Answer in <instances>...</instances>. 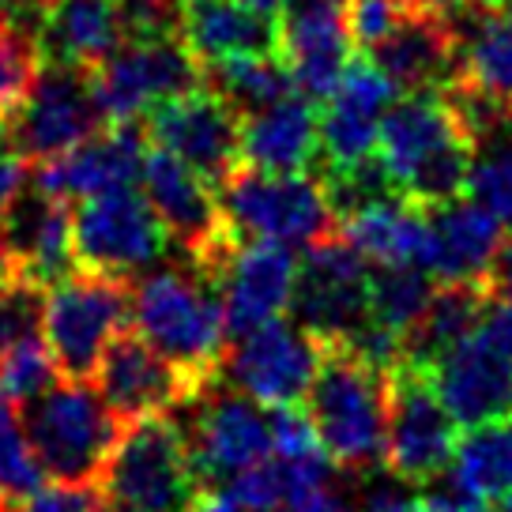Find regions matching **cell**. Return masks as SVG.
Masks as SVG:
<instances>
[{"mask_svg": "<svg viewBox=\"0 0 512 512\" xmlns=\"http://www.w3.org/2000/svg\"><path fill=\"white\" fill-rule=\"evenodd\" d=\"M144 121L155 147L189 162L196 174L215 185L241 166V113L208 83L155 106Z\"/></svg>", "mask_w": 512, "mask_h": 512, "instance_id": "cell-16", "label": "cell"}, {"mask_svg": "<svg viewBox=\"0 0 512 512\" xmlns=\"http://www.w3.org/2000/svg\"><path fill=\"white\" fill-rule=\"evenodd\" d=\"M369 61L381 68L403 95H441L460 80V38L445 12L415 8L400 27L369 49Z\"/></svg>", "mask_w": 512, "mask_h": 512, "instance_id": "cell-22", "label": "cell"}, {"mask_svg": "<svg viewBox=\"0 0 512 512\" xmlns=\"http://www.w3.org/2000/svg\"><path fill=\"white\" fill-rule=\"evenodd\" d=\"M208 87L215 95H223L245 121L249 113L287 98L294 91V80L279 53H241V57L208 64Z\"/></svg>", "mask_w": 512, "mask_h": 512, "instance_id": "cell-33", "label": "cell"}, {"mask_svg": "<svg viewBox=\"0 0 512 512\" xmlns=\"http://www.w3.org/2000/svg\"><path fill=\"white\" fill-rule=\"evenodd\" d=\"M0 19H4V12H0Z\"/></svg>", "mask_w": 512, "mask_h": 512, "instance_id": "cell-55", "label": "cell"}, {"mask_svg": "<svg viewBox=\"0 0 512 512\" xmlns=\"http://www.w3.org/2000/svg\"><path fill=\"white\" fill-rule=\"evenodd\" d=\"M460 80L512 106V0H471L452 12Z\"/></svg>", "mask_w": 512, "mask_h": 512, "instance_id": "cell-29", "label": "cell"}, {"mask_svg": "<svg viewBox=\"0 0 512 512\" xmlns=\"http://www.w3.org/2000/svg\"><path fill=\"white\" fill-rule=\"evenodd\" d=\"M415 8H430V12H445V16H452V12H460L464 4H471V0H411Z\"/></svg>", "mask_w": 512, "mask_h": 512, "instance_id": "cell-50", "label": "cell"}, {"mask_svg": "<svg viewBox=\"0 0 512 512\" xmlns=\"http://www.w3.org/2000/svg\"><path fill=\"white\" fill-rule=\"evenodd\" d=\"M132 328L200 384L219 377L226 354V317L219 287L189 256L132 279Z\"/></svg>", "mask_w": 512, "mask_h": 512, "instance_id": "cell-2", "label": "cell"}, {"mask_svg": "<svg viewBox=\"0 0 512 512\" xmlns=\"http://www.w3.org/2000/svg\"><path fill=\"white\" fill-rule=\"evenodd\" d=\"M72 238L76 264L83 272L136 279L159 264L170 234L144 192H132V185H125L80 200V211L72 215Z\"/></svg>", "mask_w": 512, "mask_h": 512, "instance_id": "cell-10", "label": "cell"}, {"mask_svg": "<svg viewBox=\"0 0 512 512\" xmlns=\"http://www.w3.org/2000/svg\"><path fill=\"white\" fill-rule=\"evenodd\" d=\"M106 512H132V509H117V505H113V509H106Z\"/></svg>", "mask_w": 512, "mask_h": 512, "instance_id": "cell-53", "label": "cell"}, {"mask_svg": "<svg viewBox=\"0 0 512 512\" xmlns=\"http://www.w3.org/2000/svg\"><path fill=\"white\" fill-rule=\"evenodd\" d=\"M181 4H189V0H181Z\"/></svg>", "mask_w": 512, "mask_h": 512, "instance_id": "cell-54", "label": "cell"}, {"mask_svg": "<svg viewBox=\"0 0 512 512\" xmlns=\"http://www.w3.org/2000/svg\"><path fill=\"white\" fill-rule=\"evenodd\" d=\"M46 68L34 27L19 19H0V125L27 102Z\"/></svg>", "mask_w": 512, "mask_h": 512, "instance_id": "cell-37", "label": "cell"}, {"mask_svg": "<svg viewBox=\"0 0 512 512\" xmlns=\"http://www.w3.org/2000/svg\"><path fill=\"white\" fill-rule=\"evenodd\" d=\"M501 238V219L479 200L437 204L430 208V272L441 283H482Z\"/></svg>", "mask_w": 512, "mask_h": 512, "instance_id": "cell-27", "label": "cell"}, {"mask_svg": "<svg viewBox=\"0 0 512 512\" xmlns=\"http://www.w3.org/2000/svg\"><path fill=\"white\" fill-rule=\"evenodd\" d=\"M23 422L46 475L57 482H98L125 422L87 381H57L23 407Z\"/></svg>", "mask_w": 512, "mask_h": 512, "instance_id": "cell-5", "label": "cell"}, {"mask_svg": "<svg viewBox=\"0 0 512 512\" xmlns=\"http://www.w3.org/2000/svg\"><path fill=\"white\" fill-rule=\"evenodd\" d=\"M61 377V366L42 339H23L0 358V396L16 407L34 403Z\"/></svg>", "mask_w": 512, "mask_h": 512, "instance_id": "cell-38", "label": "cell"}, {"mask_svg": "<svg viewBox=\"0 0 512 512\" xmlns=\"http://www.w3.org/2000/svg\"><path fill=\"white\" fill-rule=\"evenodd\" d=\"M426 373L464 430L512 415V358L497 351L482 328L441 354Z\"/></svg>", "mask_w": 512, "mask_h": 512, "instance_id": "cell-23", "label": "cell"}, {"mask_svg": "<svg viewBox=\"0 0 512 512\" xmlns=\"http://www.w3.org/2000/svg\"><path fill=\"white\" fill-rule=\"evenodd\" d=\"M19 264H16V256H12V249H8V241L0 238V287H8V283H16L19 279Z\"/></svg>", "mask_w": 512, "mask_h": 512, "instance_id": "cell-49", "label": "cell"}, {"mask_svg": "<svg viewBox=\"0 0 512 512\" xmlns=\"http://www.w3.org/2000/svg\"><path fill=\"white\" fill-rule=\"evenodd\" d=\"M106 125L110 121L98 106L95 72L46 64L27 102L4 121V140L16 147L19 159L38 166L83 144Z\"/></svg>", "mask_w": 512, "mask_h": 512, "instance_id": "cell-13", "label": "cell"}, {"mask_svg": "<svg viewBox=\"0 0 512 512\" xmlns=\"http://www.w3.org/2000/svg\"><path fill=\"white\" fill-rule=\"evenodd\" d=\"M132 317V279L102 272H72L46 287V347L72 381H91L113 339Z\"/></svg>", "mask_w": 512, "mask_h": 512, "instance_id": "cell-7", "label": "cell"}, {"mask_svg": "<svg viewBox=\"0 0 512 512\" xmlns=\"http://www.w3.org/2000/svg\"><path fill=\"white\" fill-rule=\"evenodd\" d=\"M369 275L373 264L343 234L305 249L294 287V317L324 343L354 336L369 320Z\"/></svg>", "mask_w": 512, "mask_h": 512, "instance_id": "cell-15", "label": "cell"}, {"mask_svg": "<svg viewBox=\"0 0 512 512\" xmlns=\"http://www.w3.org/2000/svg\"><path fill=\"white\" fill-rule=\"evenodd\" d=\"M437 275L415 264H388L369 275V320H377L381 328L407 336L426 313L437 290Z\"/></svg>", "mask_w": 512, "mask_h": 512, "instance_id": "cell-34", "label": "cell"}, {"mask_svg": "<svg viewBox=\"0 0 512 512\" xmlns=\"http://www.w3.org/2000/svg\"><path fill=\"white\" fill-rule=\"evenodd\" d=\"M426 512H490V509H486V501H475V497L448 490V494L426 497Z\"/></svg>", "mask_w": 512, "mask_h": 512, "instance_id": "cell-46", "label": "cell"}, {"mask_svg": "<svg viewBox=\"0 0 512 512\" xmlns=\"http://www.w3.org/2000/svg\"><path fill=\"white\" fill-rule=\"evenodd\" d=\"M230 230L245 241H275L287 249H309L332 238L339 215L324 181L305 174H268L238 166L215 185Z\"/></svg>", "mask_w": 512, "mask_h": 512, "instance_id": "cell-4", "label": "cell"}, {"mask_svg": "<svg viewBox=\"0 0 512 512\" xmlns=\"http://www.w3.org/2000/svg\"><path fill=\"white\" fill-rule=\"evenodd\" d=\"M189 407L192 422L185 437L200 486H223L272 456V415L238 388H223L215 377L192 396Z\"/></svg>", "mask_w": 512, "mask_h": 512, "instance_id": "cell-11", "label": "cell"}, {"mask_svg": "<svg viewBox=\"0 0 512 512\" xmlns=\"http://www.w3.org/2000/svg\"><path fill=\"white\" fill-rule=\"evenodd\" d=\"M392 373L366 362L343 343H324V358L309 388V422L328 456L347 471H369L384 460Z\"/></svg>", "mask_w": 512, "mask_h": 512, "instance_id": "cell-3", "label": "cell"}, {"mask_svg": "<svg viewBox=\"0 0 512 512\" xmlns=\"http://www.w3.org/2000/svg\"><path fill=\"white\" fill-rule=\"evenodd\" d=\"M400 87L369 57H354L320 110V162L343 170L377 155L384 113L400 102Z\"/></svg>", "mask_w": 512, "mask_h": 512, "instance_id": "cell-20", "label": "cell"}, {"mask_svg": "<svg viewBox=\"0 0 512 512\" xmlns=\"http://www.w3.org/2000/svg\"><path fill=\"white\" fill-rule=\"evenodd\" d=\"M46 4H49V0H0V12H4L8 19H19V23L34 27Z\"/></svg>", "mask_w": 512, "mask_h": 512, "instance_id": "cell-48", "label": "cell"}, {"mask_svg": "<svg viewBox=\"0 0 512 512\" xmlns=\"http://www.w3.org/2000/svg\"><path fill=\"white\" fill-rule=\"evenodd\" d=\"M140 181H144V196L151 200L170 241L196 268H204L208 275L215 272L219 260L230 253V245L238 241V234L226 223L215 181L196 174L189 162H181L162 147L147 151Z\"/></svg>", "mask_w": 512, "mask_h": 512, "instance_id": "cell-12", "label": "cell"}, {"mask_svg": "<svg viewBox=\"0 0 512 512\" xmlns=\"http://www.w3.org/2000/svg\"><path fill=\"white\" fill-rule=\"evenodd\" d=\"M46 486V467L31 445L16 403L0 396V512H16L34 490Z\"/></svg>", "mask_w": 512, "mask_h": 512, "instance_id": "cell-36", "label": "cell"}, {"mask_svg": "<svg viewBox=\"0 0 512 512\" xmlns=\"http://www.w3.org/2000/svg\"><path fill=\"white\" fill-rule=\"evenodd\" d=\"M181 38L208 68L241 53H279V19L241 0H189L181 8Z\"/></svg>", "mask_w": 512, "mask_h": 512, "instance_id": "cell-30", "label": "cell"}, {"mask_svg": "<svg viewBox=\"0 0 512 512\" xmlns=\"http://www.w3.org/2000/svg\"><path fill=\"white\" fill-rule=\"evenodd\" d=\"M320 159V113L313 98L290 91L241 121V166L268 174H305Z\"/></svg>", "mask_w": 512, "mask_h": 512, "instance_id": "cell-26", "label": "cell"}, {"mask_svg": "<svg viewBox=\"0 0 512 512\" xmlns=\"http://www.w3.org/2000/svg\"><path fill=\"white\" fill-rule=\"evenodd\" d=\"M46 313V287L19 275L16 283L0 287V358L16 343L31 339Z\"/></svg>", "mask_w": 512, "mask_h": 512, "instance_id": "cell-39", "label": "cell"}, {"mask_svg": "<svg viewBox=\"0 0 512 512\" xmlns=\"http://www.w3.org/2000/svg\"><path fill=\"white\" fill-rule=\"evenodd\" d=\"M230 336H245L268 320H279L294 302L298 260L287 245L238 238L211 272Z\"/></svg>", "mask_w": 512, "mask_h": 512, "instance_id": "cell-18", "label": "cell"}, {"mask_svg": "<svg viewBox=\"0 0 512 512\" xmlns=\"http://www.w3.org/2000/svg\"><path fill=\"white\" fill-rule=\"evenodd\" d=\"M456 418L437 396L430 373L400 362L392 373V411H388V441L384 464L407 486L437 479L448 471L456 452Z\"/></svg>", "mask_w": 512, "mask_h": 512, "instance_id": "cell-14", "label": "cell"}, {"mask_svg": "<svg viewBox=\"0 0 512 512\" xmlns=\"http://www.w3.org/2000/svg\"><path fill=\"white\" fill-rule=\"evenodd\" d=\"M505 512H512V490H509V497H505Z\"/></svg>", "mask_w": 512, "mask_h": 512, "instance_id": "cell-52", "label": "cell"}, {"mask_svg": "<svg viewBox=\"0 0 512 512\" xmlns=\"http://www.w3.org/2000/svg\"><path fill=\"white\" fill-rule=\"evenodd\" d=\"M0 238L8 241V249L16 256L19 272L53 287L80 272L76 264V238H72V215L64 208V200L42 192L38 185H27L12 196V204L0 215Z\"/></svg>", "mask_w": 512, "mask_h": 512, "instance_id": "cell-24", "label": "cell"}, {"mask_svg": "<svg viewBox=\"0 0 512 512\" xmlns=\"http://www.w3.org/2000/svg\"><path fill=\"white\" fill-rule=\"evenodd\" d=\"M98 392L121 422H140L151 415H170L204 388L189 369L155 351L140 332H121L98 362ZM211 384V381H208Z\"/></svg>", "mask_w": 512, "mask_h": 512, "instance_id": "cell-17", "label": "cell"}, {"mask_svg": "<svg viewBox=\"0 0 512 512\" xmlns=\"http://www.w3.org/2000/svg\"><path fill=\"white\" fill-rule=\"evenodd\" d=\"M452 490L475 501H505L512 490V415L467 426L448 464Z\"/></svg>", "mask_w": 512, "mask_h": 512, "instance_id": "cell-32", "label": "cell"}, {"mask_svg": "<svg viewBox=\"0 0 512 512\" xmlns=\"http://www.w3.org/2000/svg\"><path fill=\"white\" fill-rule=\"evenodd\" d=\"M46 64L98 72L128 42L121 0H49L34 23Z\"/></svg>", "mask_w": 512, "mask_h": 512, "instance_id": "cell-25", "label": "cell"}, {"mask_svg": "<svg viewBox=\"0 0 512 512\" xmlns=\"http://www.w3.org/2000/svg\"><path fill=\"white\" fill-rule=\"evenodd\" d=\"M185 512H249L226 486H200V494L192 497Z\"/></svg>", "mask_w": 512, "mask_h": 512, "instance_id": "cell-45", "label": "cell"}, {"mask_svg": "<svg viewBox=\"0 0 512 512\" xmlns=\"http://www.w3.org/2000/svg\"><path fill=\"white\" fill-rule=\"evenodd\" d=\"M241 4H249V8L264 12V16H275V19H279V12L287 8V0H241Z\"/></svg>", "mask_w": 512, "mask_h": 512, "instance_id": "cell-51", "label": "cell"}, {"mask_svg": "<svg viewBox=\"0 0 512 512\" xmlns=\"http://www.w3.org/2000/svg\"><path fill=\"white\" fill-rule=\"evenodd\" d=\"M147 159V128L140 125H106L83 144L68 147L64 155L38 162L34 185L57 200H91L110 189L132 185Z\"/></svg>", "mask_w": 512, "mask_h": 512, "instance_id": "cell-21", "label": "cell"}, {"mask_svg": "<svg viewBox=\"0 0 512 512\" xmlns=\"http://www.w3.org/2000/svg\"><path fill=\"white\" fill-rule=\"evenodd\" d=\"M467 196L494 211L512 230V110L475 140V162L467 174Z\"/></svg>", "mask_w": 512, "mask_h": 512, "instance_id": "cell-35", "label": "cell"}, {"mask_svg": "<svg viewBox=\"0 0 512 512\" xmlns=\"http://www.w3.org/2000/svg\"><path fill=\"white\" fill-rule=\"evenodd\" d=\"M106 505L98 482H53L34 490L16 512H106Z\"/></svg>", "mask_w": 512, "mask_h": 512, "instance_id": "cell-40", "label": "cell"}, {"mask_svg": "<svg viewBox=\"0 0 512 512\" xmlns=\"http://www.w3.org/2000/svg\"><path fill=\"white\" fill-rule=\"evenodd\" d=\"M23 177H27V162L19 159L8 140H0V215L12 204V196L23 189Z\"/></svg>", "mask_w": 512, "mask_h": 512, "instance_id": "cell-44", "label": "cell"}, {"mask_svg": "<svg viewBox=\"0 0 512 512\" xmlns=\"http://www.w3.org/2000/svg\"><path fill=\"white\" fill-rule=\"evenodd\" d=\"M358 512H426V501L407 490V482L396 479V486H373L366 490Z\"/></svg>", "mask_w": 512, "mask_h": 512, "instance_id": "cell-41", "label": "cell"}, {"mask_svg": "<svg viewBox=\"0 0 512 512\" xmlns=\"http://www.w3.org/2000/svg\"><path fill=\"white\" fill-rule=\"evenodd\" d=\"M339 230L373 268L415 264L430 272V208L400 192L339 219Z\"/></svg>", "mask_w": 512, "mask_h": 512, "instance_id": "cell-28", "label": "cell"}, {"mask_svg": "<svg viewBox=\"0 0 512 512\" xmlns=\"http://www.w3.org/2000/svg\"><path fill=\"white\" fill-rule=\"evenodd\" d=\"M324 358V339L305 324L268 320L226 347L219 381L260 407H302Z\"/></svg>", "mask_w": 512, "mask_h": 512, "instance_id": "cell-9", "label": "cell"}, {"mask_svg": "<svg viewBox=\"0 0 512 512\" xmlns=\"http://www.w3.org/2000/svg\"><path fill=\"white\" fill-rule=\"evenodd\" d=\"M482 332L494 343L497 351L512 358V298H490L486 302V317H482Z\"/></svg>", "mask_w": 512, "mask_h": 512, "instance_id": "cell-42", "label": "cell"}, {"mask_svg": "<svg viewBox=\"0 0 512 512\" xmlns=\"http://www.w3.org/2000/svg\"><path fill=\"white\" fill-rule=\"evenodd\" d=\"M208 68L185 46L181 34L128 38L95 72L98 106L110 125H140L147 113L204 87Z\"/></svg>", "mask_w": 512, "mask_h": 512, "instance_id": "cell-8", "label": "cell"}, {"mask_svg": "<svg viewBox=\"0 0 512 512\" xmlns=\"http://www.w3.org/2000/svg\"><path fill=\"white\" fill-rule=\"evenodd\" d=\"M377 159L392 189L422 208H437L467 192L475 140L445 95H407L384 113Z\"/></svg>", "mask_w": 512, "mask_h": 512, "instance_id": "cell-1", "label": "cell"}, {"mask_svg": "<svg viewBox=\"0 0 512 512\" xmlns=\"http://www.w3.org/2000/svg\"><path fill=\"white\" fill-rule=\"evenodd\" d=\"M98 486L117 509L185 512L192 497L200 494L185 426L170 415L125 422V433L113 448Z\"/></svg>", "mask_w": 512, "mask_h": 512, "instance_id": "cell-6", "label": "cell"}, {"mask_svg": "<svg viewBox=\"0 0 512 512\" xmlns=\"http://www.w3.org/2000/svg\"><path fill=\"white\" fill-rule=\"evenodd\" d=\"M275 512H351L347 509V501H339L336 494H313V497H302V501H290V505H279Z\"/></svg>", "mask_w": 512, "mask_h": 512, "instance_id": "cell-47", "label": "cell"}, {"mask_svg": "<svg viewBox=\"0 0 512 512\" xmlns=\"http://www.w3.org/2000/svg\"><path fill=\"white\" fill-rule=\"evenodd\" d=\"M486 302H490V294L482 290V283H437L426 313L403 336V362L430 369L460 339L479 332L482 317H486Z\"/></svg>", "mask_w": 512, "mask_h": 512, "instance_id": "cell-31", "label": "cell"}, {"mask_svg": "<svg viewBox=\"0 0 512 512\" xmlns=\"http://www.w3.org/2000/svg\"><path fill=\"white\" fill-rule=\"evenodd\" d=\"M482 290L490 298H512V234L501 238V245H497L494 260L486 268V279H482Z\"/></svg>", "mask_w": 512, "mask_h": 512, "instance_id": "cell-43", "label": "cell"}, {"mask_svg": "<svg viewBox=\"0 0 512 512\" xmlns=\"http://www.w3.org/2000/svg\"><path fill=\"white\" fill-rule=\"evenodd\" d=\"M347 4L351 0H287V8L279 12V57L287 64L294 91L313 102L332 95L339 76L354 61Z\"/></svg>", "mask_w": 512, "mask_h": 512, "instance_id": "cell-19", "label": "cell"}]
</instances>
